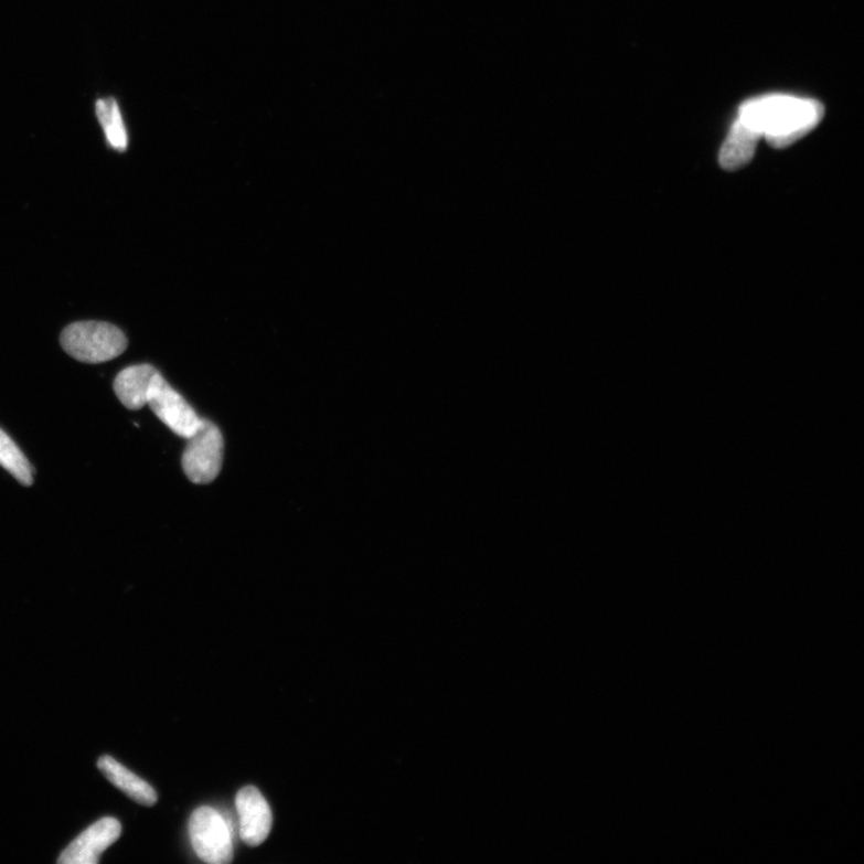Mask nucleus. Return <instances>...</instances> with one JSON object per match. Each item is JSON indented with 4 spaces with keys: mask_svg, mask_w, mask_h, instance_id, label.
<instances>
[{
    "mask_svg": "<svg viewBox=\"0 0 864 864\" xmlns=\"http://www.w3.org/2000/svg\"><path fill=\"white\" fill-rule=\"evenodd\" d=\"M96 116L105 131L108 145L118 152H126L128 135L117 102L113 98L98 100Z\"/></svg>",
    "mask_w": 864,
    "mask_h": 864,
    "instance_id": "12",
    "label": "nucleus"
},
{
    "mask_svg": "<svg viewBox=\"0 0 864 864\" xmlns=\"http://www.w3.org/2000/svg\"><path fill=\"white\" fill-rule=\"evenodd\" d=\"M182 466L190 482L210 484L221 473L224 460V437L216 425L202 419L198 431L188 438Z\"/></svg>",
    "mask_w": 864,
    "mask_h": 864,
    "instance_id": "3",
    "label": "nucleus"
},
{
    "mask_svg": "<svg viewBox=\"0 0 864 864\" xmlns=\"http://www.w3.org/2000/svg\"><path fill=\"white\" fill-rule=\"evenodd\" d=\"M147 405L168 428L185 440L201 427L202 419L195 409L159 372L150 382Z\"/></svg>",
    "mask_w": 864,
    "mask_h": 864,
    "instance_id": "5",
    "label": "nucleus"
},
{
    "mask_svg": "<svg viewBox=\"0 0 864 864\" xmlns=\"http://www.w3.org/2000/svg\"><path fill=\"white\" fill-rule=\"evenodd\" d=\"M98 767L102 774L116 788L127 793L135 802L146 807H152L158 802V794L154 788L149 786L146 780L134 775L116 759L108 756L102 757L98 761Z\"/></svg>",
    "mask_w": 864,
    "mask_h": 864,
    "instance_id": "10",
    "label": "nucleus"
},
{
    "mask_svg": "<svg viewBox=\"0 0 864 864\" xmlns=\"http://www.w3.org/2000/svg\"><path fill=\"white\" fill-rule=\"evenodd\" d=\"M120 822L115 818H103L68 845L62 853L61 864H95L106 849L118 841Z\"/></svg>",
    "mask_w": 864,
    "mask_h": 864,
    "instance_id": "6",
    "label": "nucleus"
},
{
    "mask_svg": "<svg viewBox=\"0 0 864 864\" xmlns=\"http://www.w3.org/2000/svg\"><path fill=\"white\" fill-rule=\"evenodd\" d=\"M157 373L158 370L149 364L131 365L122 370L114 383L120 403L132 410L145 407L150 382Z\"/></svg>",
    "mask_w": 864,
    "mask_h": 864,
    "instance_id": "9",
    "label": "nucleus"
},
{
    "mask_svg": "<svg viewBox=\"0 0 864 864\" xmlns=\"http://www.w3.org/2000/svg\"><path fill=\"white\" fill-rule=\"evenodd\" d=\"M242 841L258 846L267 839L273 825L270 807L264 794L255 787L243 788L236 797Z\"/></svg>",
    "mask_w": 864,
    "mask_h": 864,
    "instance_id": "7",
    "label": "nucleus"
},
{
    "mask_svg": "<svg viewBox=\"0 0 864 864\" xmlns=\"http://www.w3.org/2000/svg\"><path fill=\"white\" fill-rule=\"evenodd\" d=\"M760 139H762L761 135L737 116L721 149V167L726 171H737L747 167L756 156Z\"/></svg>",
    "mask_w": 864,
    "mask_h": 864,
    "instance_id": "8",
    "label": "nucleus"
},
{
    "mask_svg": "<svg viewBox=\"0 0 864 864\" xmlns=\"http://www.w3.org/2000/svg\"><path fill=\"white\" fill-rule=\"evenodd\" d=\"M192 847L210 864H227L233 860L232 835L225 819L214 808L200 807L189 821Z\"/></svg>",
    "mask_w": 864,
    "mask_h": 864,
    "instance_id": "4",
    "label": "nucleus"
},
{
    "mask_svg": "<svg viewBox=\"0 0 864 864\" xmlns=\"http://www.w3.org/2000/svg\"><path fill=\"white\" fill-rule=\"evenodd\" d=\"M61 345L78 362L100 364L125 353L128 339L115 324L85 321L67 326L62 332Z\"/></svg>",
    "mask_w": 864,
    "mask_h": 864,
    "instance_id": "2",
    "label": "nucleus"
},
{
    "mask_svg": "<svg viewBox=\"0 0 864 864\" xmlns=\"http://www.w3.org/2000/svg\"><path fill=\"white\" fill-rule=\"evenodd\" d=\"M0 466L24 487L34 483V468L12 438L0 429Z\"/></svg>",
    "mask_w": 864,
    "mask_h": 864,
    "instance_id": "11",
    "label": "nucleus"
},
{
    "mask_svg": "<svg viewBox=\"0 0 864 864\" xmlns=\"http://www.w3.org/2000/svg\"><path fill=\"white\" fill-rule=\"evenodd\" d=\"M825 107L814 99L770 94L739 106L738 117L772 147L787 148L812 132L824 119Z\"/></svg>",
    "mask_w": 864,
    "mask_h": 864,
    "instance_id": "1",
    "label": "nucleus"
}]
</instances>
